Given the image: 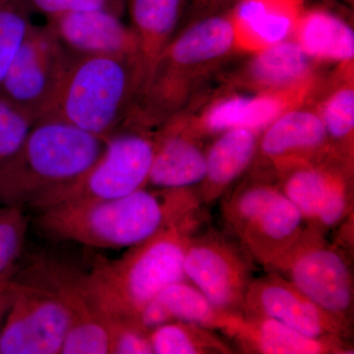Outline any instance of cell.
Returning a JSON list of instances; mask_svg holds the SVG:
<instances>
[{"label": "cell", "mask_w": 354, "mask_h": 354, "mask_svg": "<svg viewBox=\"0 0 354 354\" xmlns=\"http://www.w3.org/2000/svg\"><path fill=\"white\" fill-rule=\"evenodd\" d=\"M203 206L195 187H146L116 198L39 209L44 234L95 248H129Z\"/></svg>", "instance_id": "6da1fadb"}, {"label": "cell", "mask_w": 354, "mask_h": 354, "mask_svg": "<svg viewBox=\"0 0 354 354\" xmlns=\"http://www.w3.org/2000/svg\"><path fill=\"white\" fill-rule=\"evenodd\" d=\"M204 220L202 208L197 209L129 247L120 259L97 260L88 274H83V279L102 315L137 322L142 309L160 291L187 279L184 272L186 249Z\"/></svg>", "instance_id": "7a4b0ae2"}, {"label": "cell", "mask_w": 354, "mask_h": 354, "mask_svg": "<svg viewBox=\"0 0 354 354\" xmlns=\"http://www.w3.org/2000/svg\"><path fill=\"white\" fill-rule=\"evenodd\" d=\"M104 146V140L57 118L36 121L17 152L0 165V205L36 208L87 171Z\"/></svg>", "instance_id": "3957f363"}, {"label": "cell", "mask_w": 354, "mask_h": 354, "mask_svg": "<svg viewBox=\"0 0 354 354\" xmlns=\"http://www.w3.org/2000/svg\"><path fill=\"white\" fill-rule=\"evenodd\" d=\"M141 87L137 58L74 55L43 118H57L106 141L127 120Z\"/></svg>", "instance_id": "277c9868"}, {"label": "cell", "mask_w": 354, "mask_h": 354, "mask_svg": "<svg viewBox=\"0 0 354 354\" xmlns=\"http://www.w3.org/2000/svg\"><path fill=\"white\" fill-rule=\"evenodd\" d=\"M221 199V216L255 262L266 268L306 227L304 216L272 179L244 181Z\"/></svg>", "instance_id": "5b68a950"}, {"label": "cell", "mask_w": 354, "mask_h": 354, "mask_svg": "<svg viewBox=\"0 0 354 354\" xmlns=\"http://www.w3.org/2000/svg\"><path fill=\"white\" fill-rule=\"evenodd\" d=\"M325 232L306 225L286 250L265 268L283 277L312 301L351 327L353 272L346 252Z\"/></svg>", "instance_id": "8992f818"}, {"label": "cell", "mask_w": 354, "mask_h": 354, "mask_svg": "<svg viewBox=\"0 0 354 354\" xmlns=\"http://www.w3.org/2000/svg\"><path fill=\"white\" fill-rule=\"evenodd\" d=\"M153 155V134L133 125H121L94 164L73 181L53 191L36 209L60 204L116 199L147 187Z\"/></svg>", "instance_id": "52a82bcc"}, {"label": "cell", "mask_w": 354, "mask_h": 354, "mask_svg": "<svg viewBox=\"0 0 354 354\" xmlns=\"http://www.w3.org/2000/svg\"><path fill=\"white\" fill-rule=\"evenodd\" d=\"M28 274L11 279L0 354H59L71 326L69 310L50 286Z\"/></svg>", "instance_id": "ba28073f"}, {"label": "cell", "mask_w": 354, "mask_h": 354, "mask_svg": "<svg viewBox=\"0 0 354 354\" xmlns=\"http://www.w3.org/2000/svg\"><path fill=\"white\" fill-rule=\"evenodd\" d=\"M254 263L234 237L209 228L191 239L184 257L186 279L214 306L227 314L242 313L254 279Z\"/></svg>", "instance_id": "9c48e42d"}, {"label": "cell", "mask_w": 354, "mask_h": 354, "mask_svg": "<svg viewBox=\"0 0 354 354\" xmlns=\"http://www.w3.org/2000/svg\"><path fill=\"white\" fill-rule=\"evenodd\" d=\"M73 57L48 25H32L0 83V95L35 120H41Z\"/></svg>", "instance_id": "30bf717a"}, {"label": "cell", "mask_w": 354, "mask_h": 354, "mask_svg": "<svg viewBox=\"0 0 354 354\" xmlns=\"http://www.w3.org/2000/svg\"><path fill=\"white\" fill-rule=\"evenodd\" d=\"M279 188L309 227L327 234L353 214L351 165L330 155L313 162L277 169Z\"/></svg>", "instance_id": "8fae6325"}, {"label": "cell", "mask_w": 354, "mask_h": 354, "mask_svg": "<svg viewBox=\"0 0 354 354\" xmlns=\"http://www.w3.org/2000/svg\"><path fill=\"white\" fill-rule=\"evenodd\" d=\"M242 313L269 317L310 337H351V327L321 308L276 272L254 278Z\"/></svg>", "instance_id": "7c38bea8"}, {"label": "cell", "mask_w": 354, "mask_h": 354, "mask_svg": "<svg viewBox=\"0 0 354 354\" xmlns=\"http://www.w3.org/2000/svg\"><path fill=\"white\" fill-rule=\"evenodd\" d=\"M64 300L71 315V326L62 354H111L108 319L102 315L88 295L80 274L57 262H41L29 272Z\"/></svg>", "instance_id": "4fadbf2b"}, {"label": "cell", "mask_w": 354, "mask_h": 354, "mask_svg": "<svg viewBox=\"0 0 354 354\" xmlns=\"http://www.w3.org/2000/svg\"><path fill=\"white\" fill-rule=\"evenodd\" d=\"M223 335L234 349L246 354H349L348 339L310 337L269 317L237 313L230 316Z\"/></svg>", "instance_id": "5bb4252c"}, {"label": "cell", "mask_w": 354, "mask_h": 354, "mask_svg": "<svg viewBox=\"0 0 354 354\" xmlns=\"http://www.w3.org/2000/svg\"><path fill=\"white\" fill-rule=\"evenodd\" d=\"M235 41L232 17L213 16L198 21L169 41L152 75L171 87L185 88L188 70L223 57Z\"/></svg>", "instance_id": "9a60e30c"}, {"label": "cell", "mask_w": 354, "mask_h": 354, "mask_svg": "<svg viewBox=\"0 0 354 354\" xmlns=\"http://www.w3.org/2000/svg\"><path fill=\"white\" fill-rule=\"evenodd\" d=\"M121 18L108 11H88L50 18L46 25L72 55L139 60L138 39L132 28Z\"/></svg>", "instance_id": "2e32d148"}, {"label": "cell", "mask_w": 354, "mask_h": 354, "mask_svg": "<svg viewBox=\"0 0 354 354\" xmlns=\"http://www.w3.org/2000/svg\"><path fill=\"white\" fill-rule=\"evenodd\" d=\"M206 174V152L199 133L174 115L153 135V155L148 184L155 188L195 187Z\"/></svg>", "instance_id": "e0dca14e"}, {"label": "cell", "mask_w": 354, "mask_h": 354, "mask_svg": "<svg viewBox=\"0 0 354 354\" xmlns=\"http://www.w3.org/2000/svg\"><path fill=\"white\" fill-rule=\"evenodd\" d=\"M258 151L276 169L334 155L321 116L300 109L283 111L270 123L259 139Z\"/></svg>", "instance_id": "ac0fdd59"}, {"label": "cell", "mask_w": 354, "mask_h": 354, "mask_svg": "<svg viewBox=\"0 0 354 354\" xmlns=\"http://www.w3.org/2000/svg\"><path fill=\"white\" fill-rule=\"evenodd\" d=\"M259 131L232 128L221 135L206 153V174L198 189L203 205L213 204L227 194L248 169L258 152Z\"/></svg>", "instance_id": "d6986e66"}, {"label": "cell", "mask_w": 354, "mask_h": 354, "mask_svg": "<svg viewBox=\"0 0 354 354\" xmlns=\"http://www.w3.org/2000/svg\"><path fill=\"white\" fill-rule=\"evenodd\" d=\"M302 6L304 0H239L232 15L236 41L258 53L286 41Z\"/></svg>", "instance_id": "ffe728a7"}, {"label": "cell", "mask_w": 354, "mask_h": 354, "mask_svg": "<svg viewBox=\"0 0 354 354\" xmlns=\"http://www.w3.org/2000/svg\"><path fill=\"white\" fill-rule=\"evenodd\" d=\"M232 315L216 308L196 286L183 279L160 291L142 309L137 322L148 332L174 321L198 324L221 332Z\"/></svg>", "instance_id": "44dd1931"}, {"label": "cell", "mask_w": 354, "mask_h": 354, "mask_svg": "<svg viewBox=\"0 0 354 354\" xmlns=\"http://www.w3.org/2000/svg\"><path fill=\"white\" fill-rule=\"evenodd\" d=\"M186 1L187 0H127L131 28L138 39L141 91L152 75L165 48L171 41Z\"/></svg>", "instance_id": "7402d4cb"}, {"label": "cell", "mask_w": 354, "mask_h": 354, "mask_svg": "<svg viewBox=\"0 0 354 354\" xmlns=\"http://www.w3.org/2000/svg\"><path fill=\"white\" fill-rule=\"evenodd\" d=\"M310 59L297 41L286 39L258 51L250 75L256 85L272 94H297L308 81Z\"/></svg>", "instance_id": "603a6c76"}, {"label": "cell", "mask_w": 354, "mask_h": 354, "mask_svg": "<svg viewBox=\"0 0 354 354\" xmlns=\"http://www.w3.org/2000/svg\"><path fill=\"white\" fill-rule=\"evenodd\" d=\"M297 43L310 58L349 62L354 57L353 29L341 18L314 9L302 12L293 31Z\"/></svg>", "instance_id": "cb8c5ba5"}, {"label": "cell", "mask_w": 354, "mask_h": 354, "mask_svg": "<svg viewBox=\"0 0 354 354\" xmlns=\"http://www.w3.org/2000/svg\"><path fill=\"white\" fill-rule=\"evenodd\" d=\"M288 97L266 94L259 97H235L218 102L203 120V129L221 133L232 128H248L260 131L286 111Z\"/></svg>", "instance_id": "d4e9b609"}, {"label": "cell", "mask_w": 354, "mask_h": 354, "mask_svg": "<svg viewBox=\"0 0 354 354\" xmlns=\"http://www.w3.org/2000/svg\"><path fill=\"white\" fill-rule=\"evenodd\" d=\"M155 354H232L234 346L216 330L198 324L174 321L150 332Z\"/></svg>", "instance_id": "484cf974"}, {"label": "cell", "mask_w": 354, "mask_h": 354, "mask_svg": "<svg viewBox=\"0 0 354 354\" xmlns=\"http://www.w3.org/2000/svg\"><path fill=\"white\" fill-rule=\"evenodd\" d=\"M323 121L330 149L335 156L353 160L354 130V90L342 87L324 104L319 114Z\"/></svg>", "instance_id": "4316f807"}, {"label": "cell", "mask_w": 354, "mask_h": 354, "mask_svg": "<svg viewBox=\"0 0 354 354\" xmlns=\"http://www.w3.org/2000/svg\"><path fill=\"white\" fill-rule=\"evenodd\" d=\"M28 0H0V83L32 27Z\"/></svg>", "instance_id": "83f0119b"}, {"label": "cell", "mask_w": 354, "mask_h": 354, "mask_svg": "<svg viewBox=\"0 0 354 354\" xmlns=\"http://www.w3.org/2000/svg\"><path fill=\"white\" fill-rule=\"evenodd\" d=\"M28 225L24 207L0 205V281H10L15 274Z\"/></svg>", "instance_id": "f1b7e54d"}, {"label": "cell", "mask_w": 354, "mask_h": 354, "mask_svg": "<svg viewBox=\"0 0 354 354\" xmlns=\"http://www.w3.org/2000/svg\"><path fill=\"white\" fill-rule=\"evenodd\" d=\"M36 120L0 95V165L17 152Z\"/></svg>", "instance_id": "f546056e"}, {"label": "cell", "mask_w": 354, "mask_h": 354, "mask_svg": "<svg viewBox=\"0 0 354 354\" xmlns=\"http://www.w3.org/2000/svg\"><path fill=\"white\" fill-rule=\"evenodd\" d=\"M32 10L46 16V19L64 14L108 11L122 17L127 0H28Z\"/></svg>", "instance_id": "4dcf8cb0"}, {"label": "cell", "mask_w": 354, "mask_h": 354, "mask_svg": "<svg viewBox=\"0 0 354 354\" xmlns=\"http://www.w3.org/2000/svg\"><path fill=\"white\" fill-rule=\"evenodd\" d=\"M111 337V354H153L150 332L138 323L108 319Z\"/></svg>", "instance_id": "1f68e13d"}, {"label": "cell", "mask_w": 354, "mask_h": 354, "mask_svg": "<svg viewBox=\"0 0 354 354\" xmlns=\"http://www.w3.org/2000/svg\"><path fill=\"white\" fill-rule=\"evenodd\" d=\"M10 304L11 290L10 283H9V285L6 288L0 290V335H1L2 326H3L4 319H6Z\"/></svg>", "instance_id": "d6a6232c"}, {"label": "cell", "mask_w": 354, "mask_h": 354, "mask_svg": "<svg viewBox=\"0 0 354 354\" xmlns=\"http://www.w3.org/2000/svg\"><path fill=\"white\" fill-rule=\"evenodd\" d=\"M10 281H0V290L6 288V286L9 285V283H10Z\"/></svg>", "instance_id": "836d02e7"}]
</instances>
